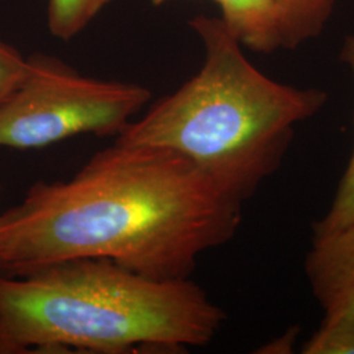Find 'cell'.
<instances>
[{"label": "cell", "mask_w": 354, "mask_h": 354, "mask_svg": "<svg viewBox=\"0 0 354 354\" xmlns=\"http://www.w3.org/2000/svg\"><path fill=\"white\" fill-rule=\"evenodd\" d=\"M190 26L205 48L201 70L131 121L115 143L175 152L244 203L279 171L294 127L319 113L328 95L260 73L221 19L198 16Z\"/></svg>", "instance_id": "obj_3"}, {"label": "cell", "mask_w": 354, "mask_h": 354, "mask_svg": "<svg viewBox=\"0 0 354 354\" xmlns=\"http://www.w3.org/2000/svg\"><path fill=\"white\" fill-rule=\"evenodd\" d=\"M111 1L113 0H49L51 35L61 39L75 37Z\"/></svg>", "instance_id": "obj_9"}, {"label": "cell", "mask_w": 354, "mask_h": 354, "mask_svg": "<svg viewBox=\"0 0 354 354\" xmlns=\"http://www.w3.org/2000/svg\"><path fill=\"white\" fill-rule=\"evenodd\" d=\"M304 273L323 319H354V221L332 234L313 238Z\"/></svg>", "instance_id": "obj_5"}, {"label": "cell", "mask_w": 354, "mask_h": 354, "mask_svg": "<svg viewBox=\"0 0 354 354\" xmlns=\"http://www.w3.org/2000/svg\"><path fill=\"white\" fill-rule=\"evenodd\" d=\"M340 59L349 67L354 77V36H348L342 44ZM354 124V115H353ZM354 221V147L348 165L342 174L336 194L328 212L311 225L313 238L332 234Z\"/></svg>", "instance_id": "obj_8"}, {"label": "cell", "mask_w": 354, "mask_h": 354, "mask_svg": "<svg viewBox=\"0 0 354 354\" xmlns=\"http://www.w3.org/2000/svg\"><path fill=\"white\" fill-rule=\"evenodd\" d=\"M282 17L283 49H295L324 29L335 0H277Z\"/></svg>", "instance_id": "obj_7"}, {"label": "cell", "mask_w": 354, "mask_h": 354, "mask_svg": "<svg viewBox=\"0 0 354 354\" xmlns=\"http://www.w3.org/2000/svg\"><path fill=\"white\" fill-rule=\"evenodd\" d=\"M228 32L253 51L269 54L283 48L277 0H214Z\"/></svg>", "instance_id": "obj_6"}, {"label": "cell", "mask_w": 354, "mask_h": 354, "mask_svg": "<svg viewBox=\"0 0 354 354\" xmlns=\"http://www.w3.org/2000/svg\"><path fill=\"white\" fill-rule=\"evenodd\" d=\"M241 206L175 152L114 143L0 213V274L106 259L149 279H189L201 253L234 238Z\"/></svg>", "instance_id": "obj_1"}, {"label": "cell", "mask_w": 354, "mask_h": 354, "mask_svg": "<svg viewBox=\"0 0 354 354\" xmlns=\"http://www.w3.org/2000/svg\"><path fill=\"white\" fill-rule=\"evenodd\" d=\"M28 58L6 42L0 41V104L20 86L26 74Z\"/></svg>", "instance_id": "obj_11"}, {"label": "cell", "mask_w": 354, "mask_h": 354, "mask_svg": "<svg viewBox=\"0 0 354 354\" xmlns=\"http://www.w3.org/2000/svg\"><path fill=\"white\" fill-rule=\"evenodd\" d=\"M298 328H291L288 333H285L281 339H277L273 342H269L266 346H263L259 353H290L292 351V345L297 340Z\"/></svg>", "instance_id": "obj_12"}, {"label": "cell", "mask_w": 354, "mask_h": 354, "mask_svg": "<svg viewBox=\"0 0 354 354\" xmlns=\"http://www.w3.org/2000/svg\"><path fill=\"white\" fill-rule=\"evenodd\" d=\"M150 99L151 92L138 84L80 75L37 54L0 104V149L36 150L80 134L118 136Z\"/></svg>", "instance_id": "obj_4"}, {"label": "cell", "mask_w": 354, "mask_h": 354, "mask_svg": "<svg viewBox=\"0 0 354 354\" xmlns=\"http://www.w3.org/2000/svg\"><path fill=\"white\" fill-rule=\"evenodd\" d=\"M153 4H156V6H160V4H165L167 1H171V0H151Z\"/></svg>", "instance_id": "obj_13"}, {"label": "cell", "mask_w": 354, "mask_h": 354, "mask_svg": "<svg viewBox=\"0 0 354 354\" xmlns=\"http://www.w3.org/2000/svg\"><path fill=\"white\" fill-rule=\"evenodd\" d=\"M226 314L189 279H152L106 259L0 274V354L180 353Z\"/></svg>", "instance_id": "obj_2"}, {"label": "cell", "mask_w": 354, "mask_h": 354, "mask_svg": "<svg viewBox=\"0 0 354 354\" xmlns=\"http://www.w3.org/2000/svg\"><path fill=\"white\" fill-rule=\"evenodd\" d=\"M304 354H354V319H323L304 342Z\"/></svg>", "instance_id": "obj_10"}]
</instances>
